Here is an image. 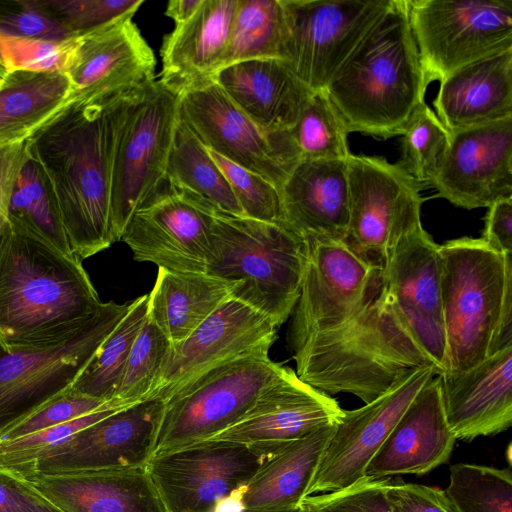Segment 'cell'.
Instances as JSON below:
<instances>
[{
    "mask_svg": "<svg viewBox=\"0 0 512 512\" xmlns=\"http://www.w3.org/2000/svg\"><path fill=\"white\" fill-rule=\"evenodd\" d=\"M179 97L159 80L137 90L121 124L113 161L110 232L121 241L132 215L166 185Z\"/></svg>",
    "mask_w": 512,
    "mask_h": 512,
    "instance_id": "9",
    "label": "cell"
},
{
    "mask_svg": "<svg viewBox=\"0 0 512 512\" xmlns=\"http://www.w3.org/2000/svg\"><path fill=\"white\" fill-rule=\"evenodd\" d=\"M178 97L180 118L207 149L264 177L281 191L299 163L288 130H262L212 77L183 90Z\"/></svg>",
    "mask_w": 512,
    "mask_h": 512,
    "instance_id": "14",
    "label": "cell"
},
{
    "mask_svg": "<svg viewBox=\"0 0 512 512\" xmlns=\"http://www.w3.org/2000/svg\"><path fill=\"white\" fill-rule=\"evenodd\" d=\"M335 424L285 443L260 465L239 496L240 512H278L300 507Z\"/></svg>",
    "mask_w": 512,
    "mask_h": 512,
    "instance_id": "31",
    "label": "cell"
},
{
    "mask_svg": "<svg viewBox=\"0 0 512 512\" xmlns=\"http://www.w3.org/2000/svg\"><path fill=\"white\" fill-rule=\"evenodd\" d=\"M303 161L347 159L348 131L323 91L312 94L295 125L288 130Z\"/></svg>",
    "mask_w": 512,
    "mask_h": 512,
    "instance_id": "37",
    "label": "cell"
},
{
    "mask_svg": "<svg viewBox=\"0 0 512 512\" xmlns=\"http://www.w3.org/2000/svg\"><path fill=\"white\" fill-rule=\"evenodd\" d=\"M172 344L148 317L131 347L114 400L131 406L147 400L169 357Z\"/></svg>",
    "mask_w": 512,
    "mask_h": 512,
    "instance_id": "40",
    "label": "cell"
},
{
    "mask_svg": "<svg viewBox=\"0 0 512 512\" xmlns=\"http://www.w3.org/2000/svg\"><path fill=\"white\" fill-rule=\"evenodd\" d=\"M147 306L148 294L130 302L126 315L71 386L72 391L106 402L114 400L133 342L147 318Z\"/></svg>",
    "mask_w": 512,
    "mask_h": 512,
    "instance_id": "36",
    "label": "cell"
},
{
    "mask_svg": "<svg viewBox=\"0 0 512 512\" xmlns=\"http://www.w3.org/2000/svg\"><path fill=\"white\" fill-rule=\"evenodd\" d=\"M0 31L18 37L63 40L74 35L36 0L0 1Z\"/></svg>",
    "mask_w": 512,
    "mask_h": 512,
    "instance_id": "47",
    "label": "cell"
},
{
    "mask_svg": "<svg viewBox=\"0 0 512 512\" xmlns=\"http://www.w3.org/2000/svg\"><path fill=\"white\" fill-rule=\"evenodd\" d=\"M36 2L74 35H82L121 16L135 14L144 0H36Z\"/></svg>",
    "mask_w": 512,
    "mask_h": 512,
    "instance_id": "44",
    "label": "cell"
},
{
    "mask_svg": "<svg viewBox=\"0 0 512 512\" xmlns=\"http://www.w3.org/2000/svg\"><path fill=\"white\" fill-rule=\"evenodd\" d=\"M133 16L79 35L74 64L66 73L71 84L66 103L138 89L155 80L154 54Z\"/></svg>",
    "mask_w": 512,
    "mask_h": 512,
    "instance_id": "23",
    "label": "cell"
},
{
    "mask_svg": "<svg viewBox=\"0 0 512 512\" xmlns=\"http://www.w3.org/2000/svg\"><path fill=\"white\" fill-rule=\"evenodd\" d=\"M203 0H171L166 8V16L172 18L175 25L187 21L200 7Z\"/></svg>",
    "mask_w": 512,
    "mask_h": 512,
    "instance_id": "52",
    "label": "cell"
},
{
    "mask_svg": "<svg viewBox=\"0 0 512 512\" xmlns=\"http://www.w3.org/2000/svg\"><path fill=\"white\" fill-rule=\"evenodd\" d=\"M278 512H304L301 507L293 510H287V511H278Z\"/></svg>",
    "mask_w": 512,
    "mask_h": 512,
    "instance_id": "54",
    "label": "cell"
},
{
    "mask_svg": "<svg viewBox=\"0 0 512 512\" xmlns=\"http://www.w3.org/2000/svg\"><path fill=\"white\" fill-rule=\"evenodd\" d=\"M401 136V157L397 164L429 186L445 159L451 132L425 103Z\"/></svg>",
    "mask_w": 512,
    "mask_h": 512,
    "instance_id": "41",
    "label": "cell"
},
{
    "mask_svg": "<svg viewBox=\"0 0 512 512\" xmlns=\"http://www.w3.org/2000/svg\"><path fill=\"white\" fill-rule=\"evenodd\" d=\"M300 294L288 342L293 352L313 334L338 327L373 299L382 269L359 259L343 242L305 238Z\"/></svg>",
    "mask_w": 512,
    "mask_h": 512,
    "instance_id": "15",
    "label": "cell"
},
{
    "mask_svg": "<svg viewBox=\"0 0 512 512\" xmlns=\"http://www.w3.org/2000/svg\"><path fill=\"white\" fill-rule=\"evenodd\" d=\"M112 402L68 389L0 433V441L16 439L92 413ZM118 403V402H117Z\"/></svg>",
    "mask_w": 512,
    "mask_h": 512,
    "instance_id": "46",
    "label": "cell"
},
{
    "mask_svg": "<svg viewBox=\"0 0 512 512\" xmlns=\"http://www.w3.org/2000/svg\"><path fill=\"white\" fill-rule=\"evenodd\" d=\"M164 402L147 399L117 410L49 450L20 476L146 466Z\"/></svg>",
    "mask_w": 512,
    "mask_h": 512,
    "instance_id": "18",
    "label": "cell"
},
{
    "mask_svg": "<svg viewBox=\"0 0 512 512\" xmlns=\"http://www.w3.org/2000/svg\"><path fill=\"white\" fill-rule=\"evenodd\" d=\"M6 75H7V72H6L5 68L3 67L2 63L0 62V83L4 80Z\"/></svg>",
    "mask_w": 512,
    "mask_h": 512,
    "instance_id": "53",
    "label": "cell"
},
{
    "mask_svg": "<svg viewBox=\"0 0 512 512\" xmlns=\"http://www.w3.org/2000/svg\"><path fill=\"white\" fill-rule=\"evenodd\" d=\"M444 491L457 512H512L510 466L454 464Z\"/></svg>",
    "mask_w": 512,
    "mask_h": 512,
    "instance_id": "39",
    "label": "cell"
},
{
    "mask_svg": "<svg viewBox=\"0 0 512 512\" xmlns=\"http://www.w3.org/2000/svg\"><path fill=\"white\" fill-rule=\"evenodd\" d=\"M439 254L446 372H459L489 356L504 303L512 296V254L469 237L439 245Z\"/></svg>",
    "mask_w": 512,
    "mask_h": 512,
    "instance_id": "6",
    "label": "cell"
},
{
    "mask_svg": "<svg viewBox=\"0 0 512 512\" xmlns=\"http://www.w3.org/2000/svg\"><path fill=\"white\" fill-rule=\"evenodd\" d=\"M232 288L231 283L207 273L159 268L148 294L147 317L176 345L231 297Z\"/></svg>",
    "mask_w": 512,
    "mask_h": 512,
    "instance_id": "32",
    "label": "cell"
},
{
    "mask_svg": "<svg viewBox=\"0 0 512 512\" xmlns=\"http://www.w3.org/2000/svg\"><path fill=\"white\" fill-rule=\"evenodd\" d=\"M433 106L450 132L512 117V49L447 75Z\"/></svg>",
    "mask_w": 512,
    "mask_h": 512,
    "instance_id": "29",
    "label": "cell"
},
{
    "mask_svg": "<svg viewBox=\"0 0 512 512\" xmlns=\"http://www.w3.org/2000/svg\"><path fill=\"white\" fill-rule=\"evenodd\" d=\"M280 193L283 223L298 236L344 243L349 224L347 159L298 163Z\"/></svg>",
    "mask_w": 512,
    "mask_h": 512,
    "instance_id": "26",
    "label": "cell"
},
{
    "mask_svg": "<svg viewBox=\"0 0 512 512\" xmlns=\"http://www.w3.org/2000/svg\"><path fill=\"white\" fill-rule=\"evenodd\" d=\"M397 310L439 375L446 372L439 245L419 226L392 250L382 269Z\"/></svg>",
    "mask_w": 512,
    "mask_h": 512,
    "instance_id": "20",
    "label": "cell"
},
{
    "mask_svg": "<svg viewBox=\"0 0 512 512\" xmlns=\"http://www.w3.org/2000/svg\"><path fill=\"white\" fill-rule=\"evenodd\" d=\"M268 353L220 363L163 400L151 458L207 440L237 422L284 370Z\"/></svg>",
    "mask_w": 512,
    "mask_h": 512,
    "instance_id": "8",
    "label": "cell"
},
{
    "mask_svg": "<svg viewBox=\"0 0 512 512\" xmlns=\"http://www.w3.org/2000/svg\"><path fill=\"white\" fill-rule=\"evenodd\" d=\"M342 414L335 399L284 367L237 422L207 440L280 446L336 424Z\"/></svg>",
    "mask_w": 512,
    "mask_h": 512,
    "instance_id": "22",
    "label": "cell"
},
{
    "mask_svg": "<svg viewBox=\"0 0 512 512\" xmlns=\"http://www.w3.org/2000/svg\"><path fill=\"white\" fill-rule=\"evenodd\" d=\"M80 36L44 40L0 31V62L7 74L14 71L66 74L74 64Z\"/></svg>",
    "mask_w": 512,
    "mask_h": 512,
    "instance_id": "42",
    "label": "cell"
},
{
    "mask_svg": "<svg viewBox=\"0 0 512 512\" xmlns=\"http://www.w3.org/2000/svg\"><path fill=\"white\" fill-rule=\"evenodd\" d=\"M456 437L443 408L441 381L434 376L415 396L365 469V477L423 475L446 463Z\"/></svg>",
    "mask_w": 512,
    "mask_h": 512,
    "instance_id": "25",
    "label": "cell"
},
{
    "mask_svg": "<svg viewBox=\"0 0 512 512\" xmlns=\"http://www.w3.org/2000/svg\"><path fill=\"white\" fill-rule=\"evenodd\" d=\"M285 31L281 0H238L219 69L250 59L282 60Z\"/></svg>",
    "mask_w": 512,
    "mask_h": 512,
    "instance_id": "35",
    "label": "cell"
},
{
    "mask_svg": "<svg viewBox=\"0 0 512 512\" xmlns=\"http://www.w3.org/2000/svg\"><path fill=\"white\" fill-rule=\"evenodd\" d=\"M138 89L68 102L27 139L29 158L40 171L70 250L80 261L112 244L115 147Z\"/></svg>",
    "mask_w": 512,
    "mask_h": 512,
    "instance_id": "1",
    "label": "cell"
},
{
    "mask_svg": "<svg viewBox=\"0 0 512 512\" xmlns=\"http://www.w3.org/2000/svg\"><path fill=\"white\" fill-rule=\"evenodd\" d=\"M425 79L512 49V0H406Z\"/></svg>",
    "mask_w": 512,
    "mask_h": 512,
    "instance_id": "11",
    "label": "cell"
},
{
    "mask_svg": "<svg viewBox=\"0 0 512 512\" xmlns=\"http://www.w3.org/2000/svg\"><path fill=\"white\" fill-rule=\"evenodd\" d=\"M208 151L226 177L245 217L283 223L281 193L274 184L219 154L209 149Z\"/></svg>",
    "mask_w": 512,
    "mask_h": 512,
    "instance_id": "43",
    "label": "cell"
},
{
    "mask_svg": "<svg viewBox=\"0 0 512 512\" xmlns=\"http://www.w3.org/2000/svg\"><path fill=\"white\" fill-rule=\"evenodd\" d=\"M8 219L43 238L64 253L72 254L56 207L36 164L29 158L15 183Z\"/></svg>",
    "mask_w": 512,
    "mask_h": 512,
    "instance_id": "38",
    "label": "cell"
},
{
    "mask_svg": "<svg viewBox=\"0 0 512 512\" xmlns=\"http://www.w3.org/2000/svg\"><path fill=\"white\" fill-rule=\"evenodd\" d=\"M487 208L481 239L502 254H512V198L498 200Z\"/></svg>",
    "mask_w": 512,
    "mask_h": 512,
    "instance_id": "51",
    "label": "cell"
},
{
    "mask_svg": "<svg viewBox=\"0 0 512 512\" xmlns=\"http://www.w3.org/2000/svg\"><path fill=\"white\" fill-rule=\"evenodd\" d=\"M304 240L284 223L212 209L206 273L233 285L231 298L255 309L276 328L300 294Z\"/></svg>",
    "mask_w": 512,
    "mask_h": 512,
    "instance_id": "5",
    "label": "cell"
},
{
    "mask_svg": "<svg viewBox=\"0 0 512 512\" xmlns=\"http://www.w3.org/2000/svg\"><path fill=\"white\" fill-rule=\"evenodd\" d=\"M293 358L303 382L329 396L353 394L365 404L411 371L434 366L408 329L384 280L364 308L338 327L310 336Z\"/></svg>",
    "mask_w": 512,
    "mask_h": 512,
    "instance_id": "4",
    "label": "cell"
},
{
    "mask_svg": "<svg viewBox=\"0 0 512 512\" xmlns=\"http://www.w3.org/2000/svg\"><path fill=\"white\" fill-rule=\"evenodd\" d=\"M429 186L465 209L512 198V117L451 132L445 159Z\"/></svg>",
    "mask_w": 512,
    "mask_h": 512,
    "instance_id": "21",
    "label": "cell"
},
{
    "mask_svg": "<svg viewBox=\"0 0 512 512\" xmlns=\"http://www.w3.org/2000/svg\"><path fill=\"white\" fill-rule=\"evenodd\" d=\"M391 477H363L352 485L333 492L304 498V512H392L386 497Z\"/></svg>",
    "mask_w": 512,
    "mask_h": 512,
    "instance_id": "45",
    "label": "cell"
},
{
    "mask_svg": "<svg viewBox=\"0 0 512 512\" xmlns=\"http://www.w3.org/2000/svg\"><path fill=\"white\" fill-rule=\"evenodd\" d=\"M129 306L102 303L78 327L51 340L0 343V433L70 389Z\"/></svg>",
    "mask_w": 512,
    "mask_h": 512,
    "instance_id": "7",
    "label": "cell"
},
{
    "mask_svg": "<svg viewBox=\"0 0 512 512\" xmlns=\"http://www.w3.org/2000/svg\"><path fill=\"white\" fill-rule=\"evenodd\" d=\"M166 181L226 213L244 216L223 172L180 116L169 154Z\"/></svg>",
    "mask_w": 512,
    "mask_h": 512,
    "instance_id": "34",
    "label": "cell"
},
{
    "mask_svg": "<svg viewBox=\"0 0 512 512\" xmlns=\"http://www.w3.org/2000/svg\"><path fill=\"white\" fill-rule=\"evenodd\" d=\"M0 512H64L28 480L0 468Z\"/></svg>",
    "mask_w": 512,
    "mask_h": 512,
    "instance_id": "49",
    "label": "cell"
},
{
    "mask_svg": "<svg viewBox=\"0 0 512 512\" xmlns=\"http://www.w3.org/2000/svg\"><path fill=\"white\" fill-rule=\"evenodd\" d=\"M102 303L82 261L9 221L0 242L2 345L60 337Z\"/></svg>",
    "mask_w": 512,
    "mask_h": 512,
    "instance_id": "2",
    "label": "cell"
},
{
    "mask_svg": "<svg viewBox=\"0 0 512 512\" xmlns=\"http://www.w3.org/2000/svg\"><path fill=\"white\" fill-rule=\"evenodd\" d=\"M386 497L392 512H457L444 490L390 478Z\"/></svg>",
    "mask_w": 512,
    "mask_h": 512,
    "instance_id": "48",
    "label": "cell"
},
{
    "mask_svg": "<svg viewBox=\"0 0 512 512\" xmlns=\"http://www.w3.org/2000/svg\"><path fill=\"white\" fill-rule=\"evenodd\" d=\"M282 60L311 91H323L392 0H281Z\"/></svg>",
    "mask_w": 512,
    "mask_h": 512,
    "instance_id": "13",
    "label": "cell"
},
{
    "mask_svg": "<svg viewBox=\"0 0 512 512\" xmlns=\"http://www.w3.org/2000/svg\"><path fill=\"white\" fill-rule=\"evenodd\" d=\"M349 224L344 244L383 269L397 243L422 225L420 192L427 187L383 157L347 158Z\"/></svg>",
    "mask_w": 512,
    "mask_h": 512,
    "instance_id": "12",
    "label": "cell"
},
{
    "mask_svg": "<svg viewBox=\"0 0 512 512\" xmlns=\"http://www.w3.org/2000/svg\"><path fill=\"white\" fill-rule=\"evenodd\" d=\"M28 159L27 140L0 144V242L9 223L8 208L15 183Z\"/></svg>",
    "mask_w": 512,
    "mask_h": 512,
    "instance_id": "50",
    "label": "cell"
},
{
    "mask_svg": "<svg viewBox=\"0 0 512 512\" xmlns=\"http://www.w3.org/2000/svg\"><path fill=\"white\" fill-rule=\"evenodd\" d=\"M436 375L434 366L417 368L375 400L343 410L324 450L306 497L344 489L365 477V469L403 412Z\"/></svg>",
    "mask_w": 512,
    "mask_h": 512,
    "instance_id": "16",
    "label": "cell"
},
{
    "mask_svg": "<svg viewBox=\"0 0 512 512\" xmlns=\"http://www.w3.org/2000/svg\"><path fill=\"white\" fill-rule=\"evenodd\" d=\"M439 377L445 417L456 439L471 441L511 426L512 347Z\"/></svg>",
    "mask_w": 512,
    "mask_h": 512,
    "instance_id": "24",
    "label": "cell"
},
{
    "mask_svg": "<svg viewBox=\"0 0 512 512\" xmlns=\"http://www.w3.org/2000/svg\"><path fill=\"white\" fill-rule=\"evenodd\" d=\"M70 93L63 73H8L0 83V144L27 140L66 104Z\"/></svg>",
    "mask_w": 512,
    "mask_h": 512,
    "instance_id": "33",
    "label": "cell"
},
{
    "mask_svg": "<svg viewBox=\"0 0 512 512\" xmlns=\"http://www.w3.org/2000/svg\"><path fill=\"white\" fill-rule=\"evenodd\" d=\"M280 446L204 440L151 458L147 470L166 512H240L242 490Z\"/></svg>",
    "mask_w": 512,
    "mask_h": 512,
    "instance_id": "10",
    "label": "cell"
},
{
    "mask_svg": "<svg viewBox=\"0 0 512 512\" xmlns=\"http://www.w3.org/2000/svg\"><path fill=\"white\" fill-rule=\"evenodd\" d=\"M406 0H392L323 90L348 133L402 135L428 87Z\"/></svg>",
    "mask_w": 512,
    "mask_h": 512,
    "instance_id": "3",
    "label": "cell"
},
{
    "mask_svg": "<svg viewBox=\"0 0 512 512\" xmlns=\"http://www.w3.org/2000/svg\"><path fill=\"white\" fill-rule=\"evenodd\" d=\"M24 478L64 512H166L147 465Z\"/></svg>",
    "mask_w": 512,
    "mask_h": 512,
    "instance_id": "27",
    "label": "cell"
},
{
    "mask_svg": "<svg viewBox=\"0 0 512 512\" xmlns=\"http://www.w3.org/2000/svg\"><path fill=\"white\" fill-rule=\"evenodd\" d=\"M277 328L264 315L228 298L186 339L173 345L148 399H167L177 389L227 360L269 350Z\"/></svg>",
    "mask_w": 512,
    "mask_h": 512,
    "instance_id": "19",
    "label": "cell"
},
{
    "mask_svg": "<svg viewBox=\"0 0 512 512\" xmlns=\"http://www.w3.org/2000/svg\"><path fill=\"white\" fill-rule=\"evenodd\" d=\"M214 206L166 183L130 218L121 241L134 260L170 271L206 273Z\"/></svg>",
    "mask_w": 512,
    "mask_h": 512,
    "instance_id": "17",
    "label": "cell"
},
{
    "mask_svg": "<svg viewBox=\"0 0 512 512\" xmlns=\"http://www.w3.org/2000/svg\"><path fill=\"white\" fill-rule=\"evenodd\" d=\"M238 0H203L185 22L175 25L160 49V79L177 94L212 77L229 39Z\"/></svg>",
    "mask_w": 512,
    "mask_h": 512,
    "instance_id": "30",
    "label": "cell"
},
{
    "mask_svg": "<svg viewBox=\"0 0 512 512\" xmlns=\"http://www.w3.org/2000/svg\"><path fill=\"white\" fill-rule=\"evenodd\" d=\"M212 78L249 119L270 133L291 129L314 93L278 58L240 61Z\"/></svg>",
    "mask_w": 512,
    "mask_h": 512,
    "instance_id": "28",
    "label": "cell"
}]
</instances>
